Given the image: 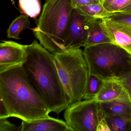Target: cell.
Instances as JSON below:
<instances>
[{
	"instance_id": "1",
	"label": "cell",
	"mask_w": 131,
	"mask_h": 131,
	"mask_svg": "<svg viewBox=\"0 0 131 131\" xmlns=\"http://www.w3.org/2000/svg\"><path fill=\"white\" fill-rule=\"evenodd\" d=\"M23 64L0 72V98L10 117L27 122L46 118L49 109L30 82Z\"/></svg>"
},
{
	"instance_id": "2",
	"label": "cell",
	"mask_w": 131,
	"mask_h": 131,
	"mask_svg": "<svg viewBox=\"0 0 131 131\" xmlns=\"http://www.w3.org/2000/svg\"><path fill=\"white\" fill-rule=\"evenodd\" d=\"M24 69L34 89L50 112L59 115L69 105L66 94L53 59V54L34 40L27 47Z\"/></svg>"
},
{
	"instance_id": "3",
	"label": "cell",
	"mask_w": 131,
	"mask_h": 131,
	"mask_svg": "<svg viewBox=\"0 0 131 131\" xmlns=\"http://www.w3.org/2000/svg\"><path fill=\"white\" fill-rule=\"evenodd\" d=\"M73 9L71 0H47L37 26L31 29L42 46L53 54L66 50Z\"/></svg>"
},
{
	"instance_id": "4",
	"label": "cell",
	"mask_w": 131,
	"mask_h": 131,
	"mask_svg": "<svg viewBox=\"0 0 131 131\" xmlns=\"http://www.w3.org/2000/svg\"><path fill=\"white\" fill-rule=\"evenodd\" d=\"M53 59L69 105L84 99L89 76V67L80 48L53 53Z\"/></svg>"
},
{
	"instance_id": "5",
	"label": "cell",
	"mask_w": 131,
	"mask_h": 131,
	"mask_svg": "<svg viewBox=\"0 0 131 131\" xmlns=\"http://www.w3.org/2000/svg\"><path fill=\"white\" fill-rule=\"evenodd\" d=\"M84 48L90 73L105 80L131 72V54L119 46L104 43Z\"/></svg>"
},
{
	"instance_id": "6",
	"label": "cell",
	"mask_w": 131,
	"mask_h": 131,
	"mask_svg": "<svg viewBox=\"0 0 131 131\" xmlns=\"http://www.w3.org/2000/svg\"><path fill=\"white\" fill-rule=\"evenodd\" d=\"M99 111L95 99L84 100L69 105L64 118L73 131H96Z\"/></svg>"
},
{
	"instance_id": "7",
	"label": "cell",
	"mask_w": 131,
	"mask_h": 131,
	"mask_svg": "<svg viewBox=\"0 0 131 131\" xmlns=\"http://www.w3.org/2000/svg\"><path fill=\"white\" fill-rule=\"evenodd\" d=\"M27 46L14 41L2 40L0 43V72L24 64L27 60Z\"/></svg>"
},
{
	"instance_id": "8",
	"label": "cell",
	"mask_w": 131,
	"mask_h": 131,
	"mask_svg": "<svg viewBox=\"0 0 131 131\" xmlns=\"http://www.w3.org/2000/svg\"><path fill=\"white\" fill-rule=\"evenodd\" d=\"M89 28V20L80 14L76 9H73L69 35L65 45L66 49L84 47Z\"/></svg>"
},
{
	"instance_id": "9",
	"label": "cell",
	"mask_w": 131,
	"mask_h": 131,
	"mask_svg": "<svg viewBox=\"0 0 131 131\" xmlns=\"http://www.w3.org/2000/svg\"><path fill=\"white\" fill-rule=\"evenodd\" d=\"M101 26L112 43L122 47L131 54V27L107 17L102 18Z\"/></svg>"
},
{
	"instance_id": "10",
	"label": "cell",
	"mask_w": 131,
	"mask_h": 131,
	"mask_svg": "<svg viewBox=\"0 0 131 131\" xmlns=\"http://www.w3.org/2000/svg\"><path fill=\"white\" fill-rule=\"evenodd\" d=\"M94 99L98 103L117 101L131 105L128 91L118 78L104 80L102 88Z\"/></svg>"
},
{
	"instance_id": "11",
	"label": "cell",
	"mask_w": 131,
	"mask_h": 131,
	"mask_svg": "<svg viewBox=\"0 0 131 131\" xmlns=\"http://www.w3.org/2000/svg\"><path fill=\"white\" fill-rule=\"evenodd\" d=\"M21 131H73L62 119L49 116L31 122L22 120Z\"/></svg>"
},
{
	"instance_id": "12",
	"label": "cell",
	"mask_w": 131,
	"mask_h": 131,
	"mask_svg": "<svg viewBox=\"0 0 131 131\" xmlns=\"http://www.w3.org/2000/svg\"><path fill=\"white\" fill-rule=\"evenodd\" d=\"M102 18L89 20L88 34L84 47L92 46L104 43H112L103 28L101 26Z\"/></svg>"
},
{
	"instance_id": "13",
	"label": "cell",
	"mask_w": 131,
	"mask_h": 131,
	"mask_svg": "<svg viewBox=\"0 0 131 131\" xmlns=\"http://www.w3.org/2000/svg\"><path fill=\"white\" fill-rule=\"evenodd\" d=\"M99 106L105 117L114 116H131V105L117 101L99 103Z\"/></svg>"
},
{
	"instance_id": "14",
	"label": "cell",
	"mask_w": 131,
	"mask_h": 131,
	"mask_svg": "<svg viewBox=\"0 0 131 131\" xmlns=\"http://www.w3.org/2000/svg\"><path fill=\"white\" fill-rule=\"evenodd\" d=\"M76 9L88 20L105 18L110 14V13L104 8L103 3L86 5L77 7Z\"/></svg>"
},
{
	"instance_id": "15",
	"label": "cell",
	"mask_w": 131,
	"mask_h": 131,
	"mask_svg": "<svg viewBox=\"0 0 131 131\" xmlns=\"http://www.w3.org/2000/svg\"><path fill=\"white\" fill-rule=\"evenodd\" d=\"M30 26L29 16L26 15H20L13 21L7 29V37L16 39H20V34L23 30L29 28Z\"/></svg>"
},
{
	"instance_id": "16",
	"label": "cell",
	"mask_w": 131,
	"mask_h": 131,
	"mask_svg": "<svg viewBox=\"0 0 131 131\" xmlns=\"http://www.w3.org/2000/svg\"><path fill=\"white\" fill-rule=\"evenodd\" d=\"M110 131H131V116L105 117Z\"/></svg>"
},
{
	"instance_id": "17",
	"label": "cell",
	"mask_w": 131,
	"mask_h": 131,
	"mask_svg": "<svg viewBox=\"0 0 131 131\" xmlns=\"http://www.w3.org/2000/svg\"><path fill=\"white\" fill-rule=\"evenodd\" d=\"M19 3L22 13L34 18L40 14L41 7L39 0H19Z\"/></svg>"
},
{
	"instance_id": "18",
	"label": "cell",
	"mask_w": 131,
	"mask_h": 131,
	"mask_svg": "<svg viewBox=\"0 0 131 131\" xmlns=\"http://www.w3.org/2000/svg\"><path fill=\"white\" fill-rule=\"evenodd\" d=\"M104 80L99 77L90 73L83 100L94 99L102 88Z\"/></svg>"
},
{
	"instance_id": "19",
	"label": "cell",
	"mask_w": 131,
	"mask_h": 131,
	"mask_svg": "<svg viewBox=\"0 0 131 131\" xmlns=\"http://www.w3.org/2000/svg\"><path fill=\"white\" fill-rule=\"evenodd\" d=\"M131 4V0H103V7L110 14L119 12Z\"/></svg>"
},
{
	"instance_id": "20",
	"label": "cell",
	"mask_w": 131,
	"mask_h": 131,
	"mask_svg": "<svg viewBox=\"0 0 131 131\" xmlns=\"http://www.w3.org/2000/svg\"><path fill=\"white\" fill-rule=\"evenodd\" d=\"M106 17L131 27V13L116 12L111 14Z\"/></svg>"
},
{
	"instance_id": "21",
	"label": "cell",
	"mask_w": 131,
	"mask_h": 131,
	"mask_svg": "<svg viewBox=\"0 0 131 131\" xmlns=\"http://www.w3.org/2000/svg\"><path fill=\"white\" fill-rule=\"evenodd\" d=\"M7 119H0V131H21V126H16Z\"/></svg>"
},
{
	"instance_id": "22",
	"label": "cell",
	"mask_w": 131,
	"mask_h": 131,
	"mask_svg": "<svg viewBox=\"0 0 131 131\" xmlns=\"http://www.w3.org/2000/svg\"><path fill=\"white\" fill-rule=\"evenodd\" d=\"M73 9L91 4L103 3V0H71Z\"/></svg>"
},
{
	"instance_id": "23",
	"label": "cell",
	"mask_w": 131,
	"mask_h": 131,
	"mask_svg": "<svg viewBox=\"0 0 131 131\" xmlns=\"http://www.w3.org/2000/svg\"><path fill=\"white\" fill-rule=\"evenodd\" d=\"M96 131H110L106 119L100 109L99 113L98 125Z\"/></svg>"
},
{
	"instance_id": "24",
	"label": "cell",
	"mask_w": 131,
	"mask_h": 131,
	"mask_svg": "<svg viewBox=\"0 0 131 131\" xmlns=\"http://www.w3.org/2000/svg\"><path fill=\"white\" fill-rule=\"evenodd\" d=\"M118 79L119 80L126 89L131 100V72Z\"/></svg>"
},
{
	"instance_id": "25",
	"label": "cell",
	"mask_w": 131,
	"mask_h": 131,
	"mask_svg": "<svg viewBox=\"0 0 131 131\" xmlns=\"http://www.w3.org/2000/svg\"><path fill=\"white\" fill-rule=\"evenodd\" d=\"M10 117L9 113L6 105L0 98V119L7 118Z\"/></svg>"
},
{
	"instance_id": "26",
	"label": "cell",
	"mask_w": 131,
	"mask_h": 131,
	"mask_svg": "<svg viewBox=\"0 0 131 131\" xmlns=\"http://www.w3.org/2000/svg\"><path fill=\"white\" fill-rule=\"evenodd\" d=\"M119 12H122V13H131V4H130L128 6L126 7L125 8L122 9V10L119 11Z\"/></svg>"
},
{
	"instance_id": "27",
	"label": "cell",
	"mask_w": 131,
	"mask_h": 131,
	"mask_svg": "<svg viewBox=\"0 0 131 131\" xmlns=\"http://www.w3.org/2000/svg\"><path fill=\"white\" fill-rule=\"evenodd\" d=\"M45 1H47V0H45Z\"/></svg>"
}]
</instances>
